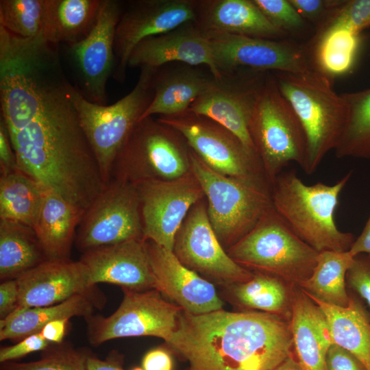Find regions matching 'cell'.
<instances>
[{
  "label": "cell",
  "mask_w": 370,
  "mask_h": 370,
  "mask_svg": "<svg viewBox=\"0 0 370 370\" xmlns=\"http://www.w3.org/2000/svg\"><path fill=\"white\" fill-rule=\"evenodd\" d=\"M173 251L184 266L213 284L227 286L247 282L254 275L223 249L201 200L192 207L177 232Z\"/></svg>",
  "instance_id": "obj_16"
},
{
  "label": "cell",
  "mask_w": 370,
  "mask_h": 370,
  "mask_svg": "<svg viewBox=\"0 0 370 370\" xmlns=\"http://www.w3.org/2000/svg\"><path fill=\"white\" fill-rule=\"evenodd\" d=\"M88 355L69 345L56 344L44 350L37 360L1 363L0 370H88Z\"/></svg>",
  "instance_id": "obj_37"
},
{
  "label": "cell",
  "mask_w": 370,
  "mask_h": 370,
  "mask_svg": "<svg viewBox=\"0 0 370 370\" xmlns=\"http://www.w3.org/2000/svg\"><path fill=\"white\" fill-rule=\"evenodd\" d=\"M311 299L326 317L333 343L349 351L370 370V315L363 303L351 295L347 307Z\"/></svg>",
  "instance_id": "obj_28"
},
{
  "label": "cell",
  "mask_w": 370,
  "mask_h": 370,
  "mask_svg": "<svg viewBox=\"0 0 370 370\" xmlns=\"http://www.w3.org/2000/svg\"><path fill=\"white\" fill-rule=\"evenodd\" d=\"M252 1L268 21L289 38H302L310 32L309 23L300 16L289 0Z\"/></svg>",
  "instance_id": "obj_39"
},
{
  "label": "cell",
  "mask_w": 370,
  "mask_h": 370,
  "mask_svg": "<svg viewBox=\"0 0 370 370\" xmlns=\"http://www.w3.org/2000/svg\"><path fill=\"white\" fill-rule=\"evenodd\" d=\"M349 253L352 256L367 255L370 258V215L360 234L354 240Z\"/></svg>",
  "instance_id": "obj_49"
},
{
  "label": "cell",
  "mask_w": 370,
  "mask_h": 370,
  "mask_svg": "<svg viewBox=\"0 0 370 370\" xmlns=\"http://www.w3.org/2000/svg\"><path fill=\"white\" fill-rule=\"evenodd\" d=\"M184 137L158 119L138 122L121 151L112 178L132 184L148 180H173L188 173L189 150Z\"/></svg>",
  "instance_id": "obj_9"
},
{
  "label": "cell",
  "mask_w": 370,
  "mask_h": 370,
  "mask_svg": "<svg viewBox=\"0 0 370 370\" xmlns=\"http://www.w3.org/2000/svg\"><path fill=\"white\" fill-rule=\"evenodd\" d=\"M116 0H101L96 23L83 40L69 46L76 69L79 92L89 101L107 105L106 84L116 64L114 45L123 12Z\"/></svg>",
  "instance_id": "obj_17"
},
{
  "label": "cell",
  "mask_w": 370,
  "mask_h": 370,
  "mask_svg": "<svg viewBox=\"0 0 370 370\" xmlns=\"http://www.w3.org/2000/svg\"><path fill=\"white\" fill-rule=\"evenodd\" d=\"M140 68L133 89L111 105L101 106L90 102L75 86L69 85L71 100L105 184L111 180L119 151L153 98V79L158 69Z\"/></svg>",
  "instance_id": "obj_7"
},
{
  "label": "cell",
  "mask_w": 370,
  "mask_h": 370,
  "mask_svg": "<svg viewBox=\"0 0 370 370\" xmlns=\"http://www.w3.org/2000/svg\"><path fill=\"white\" fill-rule=\"evenodd\" d=\"M290 326L294 355L304 370H328L326 356L333 343L320 307L299 286L293 291Z\"/></svg>",
  "instance_id": "obj_24"
},
{
  "label": "cell",
  "mask_w": 370,
  "mask_h": 370,
  "mask_svg": "<svg viewBox=\"0 0 370 370\" xmlns=\"http://www.w3.org/2000/svg\"><path fill=\"white\" fill-rule=\"evenodd\" d=\"M326 366L328 370H367L356 357L335 343L327 353Z\"/></svg>",
  "instance_id": "obj_43"
},
{
  "label": "cell",
  "mask_w": 370,
  "mask_h": 370,
  "mask_svg": "<svg viewBox=\"0 0 370 370\" xmlns=\"http://www.w3.org/2000/svg\"><path fill=\"white\" fill-rule=\"evenodd\" d=\"M48 260L34 229L0 220V279L14 280Z\"/></svg>",
  "instance_id": "obj_29"
},
{
  "label": "cell",
  "mask_w": 370,
  "mask_h": 370,
  "mask_svg": "<svg viewBox=\"0 0 370 370\" xmlns=\"http://www.w3.org/2000/svg\"><path fill=\"white\" fill-rule=\"evenodd\" d=\"M227 252L245 269L275 277L293 286H299L310 277L319 253L290 229L273 206Z\"/></svg>",
  "instance_id": "obj_6"
},
{
  "label": "cell",
  "mask_w": 370,
  "mask_h": 370,
  "mask_svg": "<svg viewBox=\"0 0 370 370\" xmlns=\"http://www.w3.org/2000/svg\"><path fill=\"white\" fill-rule=\"evenodd\" d=\"M18 285L16 279L3 281L0 285V320L10 315L18 306Z\"/></svg>",
  "instance_id": "obj_45"
},
{
  "label": "cell",
  "mask_w": 370,
  "mask_h": 370,
  "mask_svg": "<svg viewBox=\"0 0 370 370\" xmlns=\"http://www.w3.org/2000/svg\"><path fill=\"white\" fill-rule=\"evenodd\" d=\"M18 170L16 157L6 125L0 120V173L5 175Z\"/></svg>",
  "instance_id": "obj_44"
},
{
  "label": "cell",
  "mask_w": 370,
  "mask_h": 370,
  "mask_svg": "<svg viewBox=\"0 0 370 370\" xmlns=\"http://www.w3.org/2000/svg\"><path fill=\"white\" fill-rule=\"evenodd\" d=\"M369 27L370 0H345L328 20L315 29L313 35L334 29H343L360 35Z\"/></svg>",
  "instance_id": "obj_38"
},
{
  "label": "cell",
  "mask_w": 370,
  "mask_h": 370,
  "mask_svg": "<svg viewBox=\"0 0 370 370\" xmlns=\"http://www.w3.org/2000/svg\"><path fill=\"white\" fill-rule=\"evenodd\" d=\"M0 26L18 37L50 42L49 0H1Z\"/></svg>",
  "instance_id": "obj_36"
},
{
  "label": "cell",
  "mask_w": 370,
  "mask_h": 370,
  "mask_svg": "<svg viewBox=\"0 0 370 370\" xmlns=\"http://www.w3.org/2000/svg\"><path fill=\"white\" fill-rule=\"evenodd\" d=\"M359 36L343 29L313 35L307 45L317 70L332 79L348 72L356 58Z\"/></svg>",
  "instance_id": "obj_35"
},
{
  "label": "cell",
  "mask_w": 370,
  "mask_h": 370,
  "mask_svg": "<svg viewBox=\"0 0 370 370\" xmlns=\"http://www.w3.org/2000/svg\"><path fill=\"white\" fill-rule=\"evenodd\" d=\"M157 290L192 314L223 309V302L212 283L184 266L173 251L146 241Z\"/></svg>",
  "instance_id": "obj_19"
},
{
  "label": "cell",
  "mask_w": 370,
  "mask_h": 370,
  "mask_svg": "<svg viewBox=\"0 0 370 370\" xmlns=\"http://www.w3.org/2000/svg\"><path fill=\"white\" fill-rule=\"evenodd\" d=\"M88 370H125L123 367V357L112 353L105 359H100L89 354L87 359ZM133 370H143L136 368Z\"/></svg>",
  "instance_id": "obj_48"
},
{
  "label": "cell",
  "mask_w": 370,
  "mask_h": 370,
  "mask_svg": "<svg viewBox=\"0 0 370 370\" xmlns=\"http://www.w3.org/2000/svg\"><path fill=\"white\" fill-rule=\"evenodd\" d=\"M9 135L18 169L76 207L86 210L105 188L75 106L62 90L29 94Z\"/></svg>",
  "instance_id": "obj_1"
},
{
  "label": "cell",
  "mask_w": 370,
  "mask_h": 370,
  "mask_svg": "<svg viewBox=\"0 0 370 370\" xmlns=\"http://www.w3.org/2000/svg\"><path fill=\"white\" fill-rule=\"evenodd\" d=\"M190 148V147H189ZM190 171L208 203L210 224L227 249L247 235L272 206L267 181L236 178L209 167L190 148Z\"/></svg>",
  "instance_id": "obj_5"
},
{
  "label": "cell",
  "mask_w": 370,
  "mask_h": 370,
  "mask_svg": "<svg viewBox=\"0 0 370 370\" xmlns=\"http://www.w3.org/2000/svg\"><path fill=\"white\" fill-rule=\"evenodd\" d=\"M171 63L204 66L215 77L221 75L208 36L194 21L140 42L132 51L127 66L158 69Z\"/></svg>",
  "instance_id": "obj_22"
},
{
  "label": "cell",
  "mask_w": 370,
  "mask_h": 370,
  "mask_svg": "<svg viewBox=\"0 0 370 370\" xmlns=\"http://www.w3.org/2000/svg\"><path fill=\"white\" fill-rule=\"evenodd\" d=\"M294 287L275 277L262 273H254L247 282L225 286L230 300L244 310H257L288 320Z\"/></svg>",
  "instance_id": "obj_30"
},
{
  "label": "cell",
  "mask_w": 370,
  "mask_h": 370,
  "mask_svg": "<svg viewBox=\"0 0 370 370\" xmlns=\"http://www.w3.org/2000/svg\"><path fill=\"white\" fill-rule=\"evenodd\" d=\"M158 119L178 132L188 147L214 171L229 177L269 182L258 155L214 121L188 110Z\"/></svg>",
  "instance_id": "obj_11"
},
{
  "label": "cell",
  "mask_w": 370,
  "mask_h": 370,
  "mask_svg": "<svg viewBox=\"0 0 370 370\" xmlns=\"http://www.w3.org/2000/svg\"><path fill=\"white\" fill-rule=\"evenodd\" d=\"M143 239L140 203L132 183L112 178L85 210L75 236L82 252Z\"/></svg>",
  "instance_id": "obj_13"
},
{
  "label": "cell",
  "mask_w": 370,
  "mask_h": 370,
  "mask_svg": "<svg viewBox=\"0 0 370 370\" xmlns=\"http://www.w3.org/2000/svg\"><path fill=\"white\" fill-rule=\"evenodd\" d=\"M272 73L305 132L307 149L303 170L312 175L338 144L347 118L345 102L334 90L332 79L318 71L305 74Z\"/></svg>",
  "instance_id": "obj_4"
},
{
  "label": "cell",
  "mask_w": 370,
  "mask_h": 370,
  "mask_svg": "<svg viewBox=\"0 0 370 370\" xmlns=\"http://www.w3.org/2000/svg\"><path fill=\"white\" fill-rule=\"evenodd\" d=\"M206 34L221 73L240 68L294 74L317 71L307 43L292 38L273 40L220 33Z\"/></svg>",
  "instance_id": "obj_14"
},
{
  "label": "cell",
  "mask_w": 370,
  "mask_h": 370,
  "mask_svg": "<svg viewBox=\"0 0 370 370\" xmlns=\"http://www.w3.org/2000/svg\"><path fill=\"white\" fill-rule=\"evenodd\" d=\"M133 184L140 203L143 240L173 251L187 214L204 195L199 183L190 171L173 180H148Z\"/></svg>",
  "instance_id": "obj_15"
},
{
  "label": "cell",
  "mask_w": 370,
  "mask_h": 370,
  "mask_svg": "<svg viewBox=\"0 0 370 370\" xmlns=\"http://www.w3.org/2000/svg\"><path fill=\"white\" fill-rule=\"evenodd\" d=\"M101 0H49L50 42L70 46L94 27Z\"/></svg>",
  "instance_id": "obj_32"
},
{
  "label": "cell",
  "mask_w": 370,
  "mask_h": 370,
  "mask_svg": "<svg viewBox=\"0 0 370 370\" xmlns=\"http://www.w3.org/2000/svg\"><path fill=\"white\" fill-rule=\"evenodd\" d=\"M194 22L206 34L290 38L268 21L252 0H197Z\"/></svg>",
  "instance_id": "obj_23"
},
{
  "label": "cell",
  "mask_w": 370,
  "mask_h": 370,
  "mask_svg": "<svg viewBox=\"0 0 370 370\" xmlns=\"http://www.w3.org/2000/svg\"><path fill=\"white\" fill-rule=\"evenodd\" d=\"M94 293L79 294L60 303L42 307L16 308L10 315L0 320V340L21 341L40 333L51 321L74 317L86 318L92 314L96 306Z\"/></svg>",
  "instance_id": "obj_27"
},
{
  "label": "cell",
  "mask_w": 370,
  "mask_h": 370,
  "mask_svg": "<svg viewBox=\"0 0 370 370\" xmlns=\"http://www.w3.org/2000/svg\"><path fill=\"white\" fill-rule=\"evenodd\" d=\"M19 308L48 306L79 294L94 293L87 267L80 260H46L16 278Z\"/></svg>",
  "instance_id": "obj_21"
},
{
  "label": "cell",
  "mask_w": 370,
  "mask_h": 370,
  "mask_svg": "<svg viewBox=\"0 0 370 370\" xmlns=\"http://www.w3.org/2000/svg\"><path fill=\"white\" fill-rule=\"evenodd\" d=\"M70 319H56L46 324L40 333L51 344L62 343Z\"/></svg>",
  "instance_id": "obj_47"
},
{
  "label": "cell",
  "mask_w": 370,
  "mask_h": 370,
  "mask_svg": "<svg viewBox=\"0 0 370 370\" xmlns=\"http://www.w3.org/2000/svg\"><path fill=\"white\" fill-rule=\"evenodd\" d=\"M213 78L210 71L183 63L158 68L153 79L151 102L139 121L155 114L170 116L187 111Z\"/></svg>",
  "instance_id": "obj_25"
},
{
  "label": "cell",
  "mask_w": 370,
  "mask_h": 370,
  "mask_svg": "<svg viewBox=\"0 0 370 370\" xmlns=\"http://www.w3.org/2000/svg\"><path fill=\"white\" fill-rule=\"evenodd\" d=\"M269 72L240 68L221 73L219 77L214 76L188 111L219 123L258 155L249 124Z\"/></svg>",
  "instance_id": "obj_12"
},
{
  "label": "cell",
  "mask_w": 370,
  "mask_h": 370,
  "mask_svg": "<svg viewBox=\"0 0 370 370\" xmlns=\"http://www.w3.org/2000/svg\"><path fill=\"white\" fill-rule=\"evenodd\" d=\"M274 370H304L297 360L295 355H292L283 361Z\"/></svg>",
  "instance_id": "obj_50"
},
{
  "label": "cell",
  "mask_w": 370,
  "mask_h": 370,
  "mask_svg": "<svg viewBox=\"0 0 370 370\" xmlns=\"http://www.w3.org/2000/svg\"><path fill=\"white\" fill-rule=\"evenodd\" d=\"M341 95L347 118L335 155L338 158L370 159V88Z\"/></svg>",
  "instance_id": "obj_34"
},
{
  "label": "cell",
  "mask_w": 370,
  "mask_h": 370,
  "mask_svg": "<svg viewBox=\"0 0 370 370\" xmlns=\"http://www.w3.org/2000/svg\"><path fill=\"white\" fill-rule=\"evenodd\" d=\"M188 362L184 370H274L294 354L290 320L264 312H180L165 342Z\"/></svg>",
  "instance_id": "obj_2"
},
{
  "label": "cell",
  "mask_w": 370,
  "mask_h": 370,
  "mask_svg": "<svg viewBox=\"0 0 370 370\" xmlns=\"http://www.w3.org/2000/svg\"><path fill=\"white\" fill-rule=\"evenodd\" d=\"M79 260L87 267L93 286L108 283L135 291L157 290L146 243L143 239L84 251Z\"/></svg>",
  "instance_id": "obj_20"
},
{
  "label": "cell",
  "mask_w": 370,
  "mask_h": 370,
  "mask_svg": "<svg viewBox=\"0 0 370 370\" xmlns=\"http://www.w3.org/2000/svg\"><path fill=\"white\" fill-rule=\"evenodd\" d=\"M197 0H138L123 10L114 38V78L125 79L130 56L144 39L171 31L194 21Z\"/></svg>",
  "instance_id": "obj_18"
},
{
  "label": "cell",
  "mask_w": 370,
  "mask_h": 370,
  "mask_svg": "<svg viewBox=\"0 0 370 370\" xmlns=\"http://www.w3.org/2000/svg\"><path fill=\"white\" fill-rule=\"evenodd\" d=\"M43 197V188L18 169L0 177V220L33 228Z\"/></svg>",
  "instance_id": "obj_33"
},
{
  "label": "cell",
  "mask_w": 370,
  "mask_h": 370,
  "mask_svg": "<svg viewBox=\"0 0 370 370\" xmlns=\"http://www.w3.org/2000/svg\"><path fill=\"white\" fill-rule=\"evenodd\" d=\"M84 210L58 193L43 188V197L33 229L49 260L69 259Z\"/></svg>",
  "instance_id": "obj_26"
},
{
  "label": "cell",
  "mask_w": 370,
  "mask_h": 370,
  "mask_svg": "<svg viewBox=\"0 0 370 370\" xmlns=\"http://www.w3.org/2000/svg\"><path fill=\"white\" fill-rule=\"evenodd\" d=\"M143 370H172L173 361L169 353L162 349L148 352L143 359Z\"/></svg>",
  "instance_id": "obj_46"
},
{
  "label": "cell",
  "mask_w": 370,
  "mask_h": 370,
  "mask_svg": "<svg viewBox=\"0 0 370 370\" xmlns=\"http://www.w3.org/2000/svg\"><path fill=\"white\" fill-rule=\"evenodd\" d=\"M352 174L331 185H308L295 171H284L271 184L272 206L290 229L318 252L347 251L355 238L338 229L335 211Z\"/></svg>",
  "instance_id": "obj_3"
},
{
  "label": "cell",
  "mask_w": 370,
  "mask_h": 370,
  "mask_svg": "<svg viewBox=\"0 0 370 370\" xmlns=\"http://www.w3.org/2000/svg\"><path fill=\"white\" fill-rule=\"evenodd\" d=\"M123 291V300L112 314L85 318L90 344L98 346L115 338L145 336L166 342L177 328L182 308L165 300L156 289Z\"/></svg>",
  "instance_id": "obj_10"
},
{
  "label": "cell",
  "mask_w": 370,
  "mask_h": 370,
  "mask_svg": "<svg viewBox=\"0 0 370 370\" xmlns=\"http://www.w3.org/2000/svg\"><path fill=\"white\" fill-rule=\"evenodd\" d=\"M249 132L270 184L291 162L304 169L307 149L305 132L280 92L272 71L254 110Z\"/></svg>",
  "instance_id": "obj_8"
},
{
  "label": "cell",
  "mask_w": 370,
  "mask_h": 370,
  "mask_svg": "<svg viewBox=\"0 0 370 370\" xmlns=\"http://www.w3.org/2000/svg\"><path fill=\"white\" fill-rule=\"evenodd\" d=\"M346 284L366 301L370 315V258L367 255L354 256L346 275Z\"/></svg>",
  "instance_id": "obj_41"
},
{
  "label": "cell",
  "mask_w": 370,
  "mask_h": 370,
  "mask_svg": "<svg viewBox=\"0 0 370 370\" xmlns=\"http://www.w3.org/2000/svg\"><path fill=\"white\" fill-rule=\"evenodd\" d=\"M354 258L349 251L319 252L312 275L299 287L312 299L347 307L350 295L346 288V275Z\"/></svg>",
  "instance_id": "obj_31"
},
{
  "label": "cell",
  "mask_w": 370,
  "mask_h": 370,
  "mask_svg": "<svg viewBox=\"0 0 370 370\" xmlns=\"http://www.w3.org/2000/svg\"><path fill=\"white\" fill-rule=\"evenodd\" d=\"M300 16L315 29L322 25L345 0H289Z\"/></svg>",
  "instance_id": "obj_40"
},
{
  "label": "cell",
  "mask_w": 370,
  "mask_h": 370,
  "mask_svg": "<svg viewBox=\"0 0 370 370\" xmlns=\"http://www.w3.org/2000/svg\"><path fill=\"white\" fill-rule=\"evenodd\" d=\"M51 343L43 338L40 333L28 336L11 346L0 349V362L15 361L26 355L38 351H44Z\"/></svg>",
  "instance_id": "obj_42"
}]
</instances>
